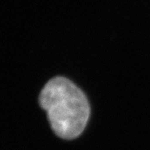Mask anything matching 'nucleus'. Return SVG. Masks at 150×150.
<instances>
[{"label": "nucleus", "instance_id": "nucleus-1", "mask_svg": "<svg viewBox=\"0 0 150 150\" xmlns=\"http://www.w3.org/2000/svg\"><path fill=\"white\" fill-rule=\"evenodd\" d=\"M54 132L64 139L77 138L84 129L90 106L84 93L71 81L56 77L47 82L39 95Z\"/></svg>", "mask_w": 150, "mask_h": 150}]
</instances>
